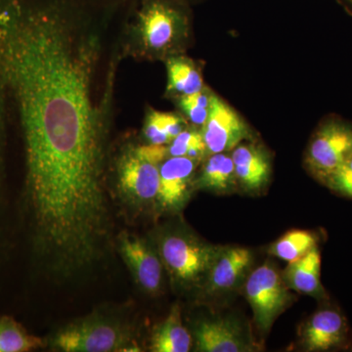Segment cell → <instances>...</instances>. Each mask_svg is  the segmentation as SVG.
Wrapping results in <instances>:
<instances>
[{
	"label": "cell",
	"mask_w": 352,
	"mask_h": 352,
	"mask_svg": "<svg viewBox=\"0 0 352 352\" xmlns=\"http://www.w3.org/2000/svg\"><path fill=\"white\" fill-rule=\"evenodd\" d=\"M118 248L133 277L144 291L157 294L163 284L164 263L156 249L133 234L122 232Z\"/></svg>",
	"instance_id": "9c48e42d"
},
{
	"label": "cell",
	"mask_w": 352,
	"mask_h": 352,
	"mask_svg": "<svg viewBox=\"0 0 352 352\" xmlns=\"http://www.w3.org/2000/svg\"><path fill=\"white\" fill-rule=\"evenodd\" d=\"M252 263L250 250L221 247L203 283L208 295H219L235 289L247 274Z\"/></svg>",
	"instance_id": "8fae6325"
},
{
	"label": "cell",
	"mask_w": 352,
	"mask_h": 352,
	"mask_svg": "<svg viewBox=\"0 0 352 352\" xmlns=\"http://www.w3.org/2000/svg\"><path fill=\"white\" fill-rule=\"evenodd\" d=\"M338 195L352 199V154L323 183Z\"/></svg>",
	"instance_id": "603a6c76"
},
{
	"label": "cell",
	"mask_w": 352,
	"mask_h": 352,
	"mask_svg": "<svg viewBox=\"0 0 352 352\" xmlns=\"http://www.w3.org/2000/svg\"><path fill=\"white\" fill-rule=\"evenodd\" d=\"M195 190L227 194L238 186L230 152L208 155L201 161L194 182Z\"/></svg>",
	"instance_id": "2e32d148"
},
{
	"label": "cell",
	"mask_w": 352,
	"mask_h": 352,
	"mask_svg": "<svg viewBox=\"0 0 352 352\" xmlns=\"http://www.w3.org/2000/svg\"><path fill=\"white\" fill-rule=\"evenodd\" d=\"M201 163L187 157H170L160 164L157 207L164 212L183 208L195 190L194 182Z\"/></svg>",
	"instance_id": "ba28073f"
},
{
	"label": "cell",
	"mask_w": 352,
	"mask_h": 352,
	"mask_svg": "<svg viewBox=\"0 0 352 352\" xmlns=\"http://www.w3.org/2000/svg\"><path fill=\"white\" fill-rule=\"evenodd\" d=\"M201 131L208 155L231 152L240 143L252 138V129L247 122L215 92L210 115Z\"/></svg>",
	"instance_id": "52a82bcc"
},
{
	"label": "cell",
	"mask_w": 352,
	"mask_h": 352,
	"mask_svg": "<svg viewBox=\"0 0 352 352\" xmlns=\"http://www.w3.org/2000/svg\"><path fill=\"white\" fill-rule=\"evenodd\" d=\"M192 346V337L183 325L180 308H171L166 320L155 328L150 349L155 352H187Z\"/></svg>",
	"instance_id": "e0dca14e"
},
{
	"label": "cell",
	"mask_w": 352,
	"mask_h": 352,
	"mask_svg": "<svg viewBox=\"0 0 352 352\" xmlns=\"http://www.w3.org/2000/svg\"><path fill=\"white\" fill-rule=\"evenodd\" d=\"M352 154V124L339 117L322 120L305 153L307 170L323 184Z\"/></svg>",
	"instance_id": "5b68a950"
},
{
	"label": "cell",
	"mask_w": 352,
	"mask_h": 352,
	"mask_svg": "<svg viewBox=\"0 0 352 352\" xmlns=\"http://www.w3.org/2000/svg\"><path fill=\"white\" fill-rule=\"evenodd\" d=\"M214 94V92L210 87H206L197 94L179 97L173 102L178 113H182L190 126L201 129L210 115Z\"/></svg>",
	"instance_id": "44dd1931"
},
{
	"label": "cell",
	"mask_w": 352,
	"mask_h": 352,
	"mask_svg": "<svg viewBox=\"0 0 352 352\" xmlns=\"http://www.w3.org/2000/svg\"><path fill=\"white\" fill-rule=\"evenodd\" d=\"M220 249L221 245L208 244L187 231H168L157 241L164 268L183 287L204 283Z\"/></svg>",
	"instance_id": "3957f363"
},
{
	"label": "cell",
	"mask_w": 352,
	"mask_h": 352,
	"mask_svg": "<svg viewBox=\"0 0 352 352\" xmlns=\"http://www.w3.org/2000/svg\"><path fill=\"white\" fill-rule=\"evenodd\" d=\"M316 247L317 238L314 233L307 230H292L275 241L268 252L289 263L303 258Z\"/></svg>",
	"instance_id": "ffe728a7"
},
{
	"label": "cell",
	"mask_w": 352,
	"mask_h": 352,
	"mask_svg": "<svg viewBox=\"0 0 352 352\" xmlns=\"http://www.w3.org/2000/svg\"><path fill=\"white\" fill-rule=\"evenodd\" d=\"M237 322L227 318L208 319L194 328L197 351L203 352L251 351Z\"/></svg>",
	"instance_id": "4fadbf2b"
},
{
	"label": "cell",
	"mask_w": 352,
	"mask_h": 352,
	"mask_svg": "<svg viewBox=\"0 0 352 352\" xmlns=\"http://www.w3.org/2000/svg\"><path fill=\"white\" fill-rule=\"evenodd\" d=\"M108 171L119 196L132 210H142L156 203L160 164L143 156L138 143L126 141L115 154L111 152Z\"/></svg>",
	"instance_id": "7a4b0ae2"
},
{
	"label": "cell",
	"mask_w": 352,
	"mask_h": 352,
	"mask_svg": "<svg viewBox=\"0 0 352 352\" xmlns=\"http://www.w3.org/2000/svg\"><path fill=\"white\" fill-rule=\"evenodd\" d=\"M282 276L292 291L314 296L318 300L328 298L321 283V254L318 248H314L303 258L289 263Z\"/></svg>",
	"instance_id": "9a60e30c"
},
{
	"label": "cell",
	"mask_w": 352,
	"mask_h": 352,
	"mask_svg": "<svg viewBox=\"0 0 352 352\" xmlns=\"http://www.w3.org/2000/svg\"><path fill=\"white\" fill-rule=\"evenodd\" d=\"M342 1L346 4V6L349 7V8L352 10V0H342Z\"/></svg>",
	"instance_id": "cb8c5ba5"
},
{
	"label": "cell",
	"mask_w": 352,
	"mask_h": 352,
	"mask_svg": "<svg viewBox=\"0 0 352 352\" xmlns=\"http://www.w3.org/2000/svg\"><path fill=\"white\" fill-rule=\"evenodd\" d=\"M187 2H188V3H195V2H198V1H200V0H186Z\"/></svg>",
	"instance_id": "d4e9b609"
},
{
	"label": "cell",
	"mask_w": 352,
	"mask_h": 352,
	"mask_svg": "<svg viewBox=\"0 0 352 352\" xmlns=\"http://www.w3.org/2000/svg\"><path fill=\"white\" fill-rule=\"evenodd\" d=\"M194 43L193 19L186 0H143L120 34L122 58L166 61L185 54Z\"/></svg>",
	"instance_id": "6da1fadb"
},
{
	"label": "cell",
	"mask_w": 352,
	"mask_h": 352,
	"mask_svg": "<svg viewBox=\"0 0 352 352\" xmlns=\"http://www.w3.org/2000/svg\"><path fill=\"white\" fill-rule=\"evenodd\" d=\"M349 323L337 308L323 307L317 310L303 325L300 342L310 352L330 351L344 349L349 342Z\"/></svg>",
	"instance_id": "30bf717a"
},
{
	"label": "cell",
	"mask_w": 352,
	"mask_h": 352,
	"mask_svg": "<svg viewBox=\"0 0 352 352\" xmlns=\"http://www.w3.org/2000/svg\"><path fill=\"white\" fill-rule=\"evenodd\" d=\"M190 126L179 113L162 112L147 107L143 124L142 135L145 143L168 145L180 132Z\"/></svg>",
	"instance_id": "ac0fdd59"
},
{
	"label": "cell",
	"mask_w": 352,
	"mask_h": 352,
	"mask_svg": "<svg viewBox=\"0 0 352 352\" xmlns=\"http://www.w3.org/2000/svg\"><path fill=\"white\" fill-rule=\"evenodd\" d=\"M166 82L164 97L171 101L186 95L197 94L207 87L204 80L203 65L185 54L175 55L164 62Z\"/></svg>",
	"instance_id": "5bb4252c"
},
{
	"label": "cell",
	"mask_w": 352,
	"mask_h": 352,
	"mask_svg": "<svg viewBox=\"0 0 352 352\" xmlns=\"http://www.w3.org/2000/svg\"><path fill=\"white\" fill-rule=\"evenodd\" d=\"M230 153L238 186L248 192H259L267 186L272 163L270 153L263 146L244 141Z\"/></svg>",
	"instance_id": "7c38bea8"
},
{
	"label": "cell",
	"mask_w": 352,
	"mask_h": 352,
	"mask_svg": "<svg viewBox=\"0 0 352 352\" xmlns=\"http://www.w3.org/2000/svg\"><path fill=\"white\" fill-rule=\"evenodd\" d=\"M43 346V340L31 335L19 322L0 315V352H27Z\"/></svg>",
	"instance_id": "d6986e66"
},
{
	"label": "cell",
	"mask_w": 352,
	"mask_h": 352,
	"mask_svg": "<svg viewBox=\"0 0 352 352\" xmlns=\"http://www.w3.org/2000/svg\"><path fill=\"white\" fill-rule=\"evenodd\" d=\"M168 156L187 157L203 161L208 156L207 148L200 129L189 126L166 145Z\"/></svg>",
	"instance_id": "7402d4cb"
},
{
	"label": "cell",
	"mask_w": 352,
	"mask_h": 352,
	"mask_svg": "<svg viewBox=\"0 0 352 352\" xmlns=\"http://www.w3.org/2000/svg\"><path fill=\"white\" fill-rule=\"evenodd\" d=\"M55 349L64 352L129 351L138 349L131 333L120 321L92 315L69 324L51 340Z\"/></svg>",
	"instance_id": "277c9868"
},
{
	"label": "cell",
	"mask_w": 352,
	"mask_h": 352,
	"mask_svg": "<svg viewBox=\"0 0 352 352\" xmlns=\"http://www.w3.org/2000/svg\"><path fill=\"white\" fill-rule=\"evenodd\" d=\"M244 296L254 312L256 327L267 333L277 317L294 300L291 289L272 264L264 263L245 280Z\"/></svg>",
	"instance_id": "8992f818"
}]
</instances>
